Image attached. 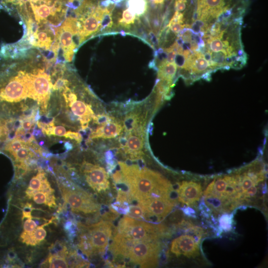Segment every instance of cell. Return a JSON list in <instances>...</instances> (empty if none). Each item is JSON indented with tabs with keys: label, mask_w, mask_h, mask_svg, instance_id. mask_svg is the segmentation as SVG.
<instances>
[{
	"label": "cell",
	"mask_w": 268,
	"mask_h": 268,
	"mask_svg": "<svg viewBox=\"0 0 268 268\" xmlns=\"http://www.w3.org/2000/svg\"><path fill=\"white\" fill-rule=\"evenodd\" d=\"M242 18L216 21L203 32L198 50L211 69L241 68L247 63L241 38Z\"/></svg>",
	"instance_id": "obj_1"
},
{
	"label": "cell",
	"mask_w": 268,
	"mask_h": 268,
	"mask_svg": "<svg viewBox=\"0 0 268 268\" xmlns=\"http://www.w3.org/2000/svg\"><path fill=\"white\" fill-rule=\"evenodd\" d=\"M187 0L184 13L191 18L196 34L203 33L216 21L242 18L249 5V0Z\"/></svg>",
	"instance_id": "obj_2"
},
{
	"label": "cell",
	"mask_w": 268,
	"mask_h": 268,
	"mask_svg": "<svg viewBox=\"0 0 268 268\" xmlns=\"http://www.w3.org/2000/svg\"><path fill=\"white\" fill-rule=\"evenodd\" d=\"M66 0H26L18 10L25 27L22 38L40 32L55 31L67 13Z\"/></svg>",
	"instance_id": "obj_3"
},
{
	"label": "cell",
	"mask_w": 268,
	"mask_h": 268,
	"mask_svg": "<svg viewBox=\"0 0 268 268\" xmlns=\"http://www.w3.org/2000/svg\"><path fill=\"white\" fill-rule=\"evenodd\" d=\"M118 164L130 195L138 201L152 197L169 196L172 185L160 174L137 165H129L122 162Z\"/></svg>",
	"instance_id": "obj_4"
},
{
	"label": "cell",
	"mask_w": 268,
	"mask_h": 268,
	"mask_svg": "<svg viewBox=\"0 0 268 268\" xmlns=\"http://www.w3.org/2000/svg\"><path fill=\"white\" fill-rule=\"evenodd\" d=\"M109 249L115 256L142 268H151L157 264L160 246L158 241H128L114 236Z\"/></svg>",
	"instance_id": "obj_5"
},
{
	"label": "cell",
	"mask_w": 268,
	"mask_h": 268,
	"mask_svg": "<svg viewBox=\"0 0 268 268\" xmlns=\"http://www.w3.org/2000/svg\"><path fill=\"white\" fill-rule=\"evenodd\" d=\"M80 233L78 247L87 257L103 254L110 240L113 225L109 221H101L89 225L79 224Z\"/></svg>",
	"instance_id": "obj_6"
},
{
	"label": "cell",
	"mask_w": 268,
	"mask_h": 268,
	"mask_svg": "<svg viewBox=\"0 0 268 268\" xmlns=\"http://www.w3.org/2000/svg\"><path fill=\"white\" fill-rule=\"evenodd\" d=\"M165 231L161 225L126 216L120 220L115 236L128 241H158Z\"/></svg>",
	"instance_id": "obj_7"
},
{
	"label": "cell",
	"mask_w": 268,
	"mask_h": 268,
	"mask_svg": "<svg viewBox=\"0 0 268 268\" xmlns=\"http://www.w3.org/2000/svg\"><path fill=\"white\" fill-rule=\"evenodd\" d=\"M58 186L63 200L69 205L72 211L89 214L96 213L100 209V205L86 192L63 184H59Z\"/></svg>",
	"instance_id": "obj_8"
},
{
	"label": "cell",
	"mask_w": 268,
	"mask_h": 268,
	"mask_svg": "<svg viewBox=\"0 0 268 268\" xmlns=\"http://www.w3.org/2000/svg\"><path fill=\"white\" fill-rule=\"evenodd\" d=\"M77 19L72 16L66 18L58 29L57 41L65 62H70L72 61L75 51L77 48L73 37L77 35Z\"/></svg>",
	"instance_id": "obj_9"
},
{
	"label": "cell",
	"mask_w": 268,
	"mask_h": 268,
	"mask_svg": "<svg viewBox=\"0 0 268 268\" xmlns=\"http://www.w3.org/2000/svg\"><path fill=\"white\" fill-rule=\"evenodd\" d=\"M145 218L154 217L160 221L169 214L175 206V202L169 196L150 198L138 201Z\"/></svg>",
	"instance_id": "obj_10"
},
{
	"label": "cell",
	"mask_w": 268,
	"mask_h": 268,
	"mask_svg": "<svg viewBox=\"0 0 268 268\" xmlns=\"http://www.w3.org/2000/svg\"><path fill=\"white\" fill-rule=\"evenodd\" d=\"M181 68L185 73H187V77L193 81L204 75L206 77V73H209L212 71L208 61L199 50L194 52L187 59Z\"/></svg>",
	"instance_id": "obj_11"
},
{
	"label": "cell",
	"mask_w": 268,
	"mask_h": 268,
	"mask_svg": "<svg viewBox=\"0 0 268 268\" xmlns=\"http://www.w3.org/2000/svg\"><path fill=\"white\" fill-rule=\"evenodd\" d=\"M82 170L87 183L93 191L101 193L109 189L108 176L103 167L84 162Z\"/></svg>",
	"instance_id": "obj_12"
},
{
	"label": "cell",
	"mask_w": 268,
	"mask_h": 268,
	"mask_svg": "<svg viewBox=\"0 0 268 268\" xmlns=\"http://www.w3.org/2000/svg\"><path fill=\"white\" fill-rule=\"evenodd\" d=\"M144 127L140 126L127 133L126 136L120 139V142L125 153L133 159L142 154L143 145Z\"/></svg>",
	"instance_id": "obj_13"
},
{
	"label": "cell",
	"mask_w": 268,
	"mask_h": 268,
	"mask_svg": "<svg viewBox=\"0 0 268 268\" xmlns=\"http://www.w3.org/2000/svg\"><path fill=\"white\" fill-rule=\"evenodd\" d=\"M199 243L191 235H181L173 240L171 252L176 256L183 255L188 258L195 257L199 254Z\"/></svg>",
	"instance_id": "obj_14"
},
{
	"label": "cell",
	"mask_w": 268,
	"mask_h": 268,
	"mask_svg": "<svg viewBox=\"0 0 268 268\" xmlns=\"http://www.w3.org/2000/svg\"><path fill=\"white\" fill-rule=\"evenodd\" d=\"M179 201L191 205L199 201L202 195L201 185L193 181H182L177 191Z\"/></svg>",
	"instance_id": "obj_15"
},
{
	"label": "cell",
	"mask_w": 268,
	"mask_h": 268,
	"mask_svg": "<svg viewBox=\"0 0 268 268\" xmlns=\"http://www.w3.org/2000/svg\"><path fill=\"white\" fill-rule=\"evenodd\" d=\"M72 113L78 117L83 130L87 128L89 122L95 116L90 105L81 100H75L69 106Z\"/></svg>",
	"instance_id": "obj_16"
},
{
	"label": "cell",
	"mask_w": 268,
	"mask_h": 268,
	"mask_svg": "<svg viewBox=\"0 0 268 268\" xmlns=\"http://www.w3.org/2000/svg\"><path fill=\"white\" fill-rule=\"evenodd\" d=\"M54 219L53 217L43 224L38 225L32 232H22L19 237V240L27 246H36L40 245L45 240L47 235L45 227L52 223Z\"/></svg>",
	"instance_id": "obj_17"
},
{
	"label": "cell",
	"mask_w": 268,
	"mask_h": 268,
	"mask_svg": "<svg viewBox=\"0 0 268 268\" xmlns=\"http://www.w3.org/2000/svg\"><path fill=\"white\" fill-rule=\"evenodd\" d=\"M68 252L65 246H61L58 251L50 252L45 261L41 264L42 267L46 268H68V263L67 260Z\"/></svg>",
	"instance_id": "obj_18"
},
{
	"label": "cell",
	"mask_w": 268,
	"mask_h": 268,
	"mask_svg": "<svg viewBox=\"0 0 268 268\" xmlns=\"http://www.w3.org/2000/svg\"><path fill=\"white\" fill-rule=\"evenodd\" d=\"M123 127L116 122L110 121L98 127L90 134L91 138H111L121 134Z\"/></svg>",
	"instance_id": "obj_19"
},
{
	"label": "cell",
	"mask_w": 268,
	"mask_h": 268,
	"mask_svg": "<svg viewBox=\"0 0 268 268\" xmlns=\"http://www.w3.org/2000/svg\"><path fill=\"white\" fill-rule=\"evenodd\" d=\"M55 191L46 176L45 173L39 169L38 173L30 180L25 190V197L37 192Z\"/></svg>",
	"instance_id": "obj_20"
},
{
	"label": "cell",
	"mask_w": 268,
	"mask_h": 268,
	"mask_svg": "<svg viewBox=\"0 0 268 268\" xmlns=\"http://www.w3.org/2000/svg\"><path fill=\"white\" fill-rule=\"evenodd\" d=\"M177 66L175 62H168L165 59L160 63L158 77L161 82L170 86L177 72Z\"/></svg>",
	"instance_id": "obj_21"
},
{
	"label": "cell",
	"mask_w": 268,
	"mask_h": 268,
	"mask_svg": "<svg viewBox=\"0 0 268 268\" xmlns=\"http://www.w3.org/2000/svg\"><path fill=\"white\" fill-rule=\"evenodd\" d=\"M185 21L184 13L175 10L167 27L175 34H178L186 26Z\"/></svg>",
	"instance_id": "obj_22"
},
{
	"label": "cell",
	"mask_w": 268,
	"mask_h": 268,
	"mask_svg": "<svg viewBox=\"0 0 268 268\" xmlns=\"http://www.w3.org/2000/svg\"><path fill=\"white\" fill-rule=\"evenodd\" d=\"M127 5L128 8L137 16L144 14L148 9L146 0H128Z\"/></svg>",
	"instance_id": "obj_23"
},
{
	"label": "cell",
	"mask_w": 268,
	"mask_h": 268,
	"mask_svg": "<svg viewBox=\"0 0 268 268\" xmlns=\"http://www.w3.org/2000/svg\"><path fill=\"white\" fill-rule=\"evenodd\" d=\"M136 15L128 8L123 11L122 17L119 20V23L122 26L129 27L131 24L134 22Z\"/></svg>",
	"instance_id": "obj_24"
},
{
	"label": "cell",
	"mask_w": 268,
	"mask_h": 268,
	"mask_svg": "<svg viewBox=\"0 0 268 268\" xmlns=\"http://www.w3.org/2000/svg\"><path fill=\"white\" fill-rule=\"evenodd\" d=\"M28 144L22 140L14 138L6 144L5 147V150L12 155L22 147Z\"/></svg>",
	"instance_id": "obj_25"
},
{
	"label": "cell",
	"mask_w": 268,
	"mask_h": 268,
	"mask_svg": "<svg viewBox=\"0 0 268 268\" xmlns=\"http://www.w3.org/2000/svg\"><path fill=\"white\" fill-rule=\"evenodd\" d=\"M127 215L134 218H145L144 212L139 205L130 206Z\"/></svg>",
	"instance_id": "obj_26"
},
{
	"label": "cell",
	"mask_w": 268,
	"mask_h": 268,
	"mask_svg": "<svg viewBox=\"0 0 268 268\" xmlns=\"http://www.w3.org/2000/svg\"><path fill=\"white\" fill-rule=\"evenodd\" d=\"M220 226L224 230H229L231 226V218L230 215H223L219 220Z\"/></svg>",
	"instance_id": "obj_27"
},
{
	"label": "cell",
	"mask_w": 268,
	"mask_h": 268,
	"mask_svg": "<svg viewBox=\"0 0 268 268\" xmlns=\"http://www.w3.org/2000/svg\"><path fill=\"white\" fill-rule=\"evenodd\" d=\"M94 122L99 125H103L112 121V118L106 115L101 114L95 116L93 118Z\"/></svg>",
	"instance_id": "obj_28"
},
{
	"label": "cell",
	"mask_w": 268,
	"mask_h": 268,
	"mask_svg": "<svg viewBox=\"0 0 268 268\" xmlns=\"http://www.w3.org/2000/svg\"><path fill=\"white\" fill-rule=\"evenodd\" d=\"M64 136L66 138L73 139L77 142H80L82 140V136L81 134L78 133L71 132L70 131L67 132Z\"/></svg>",
	"instance_id": "obj_29"
},
{
	"label": "cell",
	"mask_w": 268,
	"mask_h": 268,
	"mask_svg": "<svg viewBox=\"0 0 268 268\" xmlns=\"http://www.w3.org/2000/svg\"><path fill=\"white\" fill-rule=\"evenodd\" d=\"M66 132V129L63 126H53L51 132V135L64 136Z\"/></svg>",
	"instance_id": "obj_30"
},
{
	"label": "cell",
	"mask_w": 268,
	"mask_h": 268,
	"mask_svg": "<svg viewBox=\"0 0 268 268\" xmlns=\"http://www.w3.org/2000/svg\"><path fill=\"white\" fill-rule=\"evenodd\" d=\"M24 120L21 123L22 128L25 131L31 130L35 120L33 119H24Z\"/></svg>",
	"instance_id": "obj_31"
},
{
	"label": "cell",
	"mask_w": 268,
	"mask_h": 268,
	"mask_svg": "<svg viewBox=\"0 0 268 268\" xmlns=\"http://www.w3.org/2000/svg\"><path fill=\"white\" fill-rule=\"evenodd\" d=\"M112 177L116 183H121L123 181V178L121 171H116L113 174Z\"/></svg>",
	"instance_id": "obj_32"
},
{
	"label": "cell",
	"mask_w": 268,
	"mask_h": 268,
	"mask_svg": "<svg viewBox=\"0 0 268 268\" xmlns=\"http://www.w3.org/2000/svg\"><path fill=\"white\" fill-rule=\"evenodd\" d=\"M82 0H66L68 7L69 6L72 7L75 3H78L79 5Z\"/></svg>",
	"instance_id": "obj_33"
},
{
	"label": "cell",
	"mask_w": 268,
	"mask_h": 268,
	"mask_svg": "<svg viewBox=\"0 0 268 268\" xmlns=\"http://www.w3.org/2000/svg\"><path fill=\"white\" fill-rule=\"evenodd\" d=\"M7 134V130L4 126L0 123V137Z\"/></svg>",
	"instance_id": "obj_34"
}]
</instances>
